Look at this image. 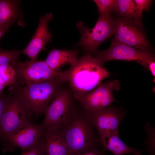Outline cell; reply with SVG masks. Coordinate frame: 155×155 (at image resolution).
<instances>
[{
	"instance_id": "6da1fadb",
	"label": "cell",
	"mask_w": 155,
	"mask_h": 155,
	"mask_svg": "<svg viewBox=\"0 0 155 155\" xmlns=\"http://www.w3.org/2000/svg\"><path fill=\"white\" fill-rule=\"evenodd\" d=\"M61 128L69 155L88 152L102 146L88 112L81 107H77Z\"/></svg>"
},
{
	"instance_id": "7a4b0ae2",
	"label": "cell",
	"mask_w": 155,
	"mask_h": 155,
	"mask_svg": "<svg viewBox=\"0 0 155 155\" xmlns=\"http://www.w3.org/2000/svg\"><path fill=\"white\" fill-rule=\"evenodd\" d=\"M110 75L94 57L87 54L79 57L68 69L63 72L65 82H69L75 99L94 89Z\"/></svg>"
},
{
	"instance_id": "3957f363",
	"label": "cell",
	"mask_w": 155,
	"mask_h": 155,
	"mask_svg": "<svg viewBox=\"0 0 155 155\" xmlns=\"http://www.w3.org/2000/svg\"><path fill=\"white\" fill-rule=\"evenodd\" d=\"M9 93L0 122V143L23 124L31 122L33 113L17 87L9 86Z\"/></svg>"
},
{
	"instance_id": "277c9868",
	"label": "cell",
	"mask_w": 155,
	"mask_h": 155,
	"mask_svg": "<svg viewBox=\"0 0 155 155\" xmlns=\"http://www.w3.org/2000/svg\"><path fill=\"white\" fill-rule=\"evenodd\" d=\"M65 82L62 73L60 76L46 81L25 86H16L23 95L33 115L37 118L40 115H45L49 105Z\"/></svg>"
},
{
	"instance_id": "5b68a950",
	"label": "cell",
	"mask_w": 155,
	"mask_h": 155,
	"mask_svg": "<svg viewBox=\"0 0 155 155\" xmlns=\"http://www.w3.org/2000/svg\"><path fill=\"white\" fill-rule=\"evenodd\" d=\"M16 74L15 86H23L46 81L60 76L62 72L52 69L44 61L28 60L10 63Z\"/></svg>"
},
{
	"instance_id": "8992f818",
	"label": "cell",
	"mask_w": 155,
	"mask_h": 155,
	"mask_svg": "<svg viewBox=\"0 0 155 155\" xmlns=\"http://www.w3.org/2000/svg\"><path fill=\"white\" fill-rule=\"evenodd\" d=\"M113 24L114 41L142 51H149V44L142 30L141 21L121 17L113 19Z\"/></svg>"
},
{
	"instance_id": "52a82bcc",
	"label": "cell",
	"mask_w": 155,
	"mask_h": 155,
	"mask_svg": "<svg viewBox=\"0 0 155 155\" xmlns=\"http://www.w3.org/2000/svg\"><path fill=\"white\" fill-rule=\"evenodd\" d=\"M73 98L67 89L61 88L48 108L41 124L44 130L61 127L70 118L77 107Z\"/></svg>"
},
{
	"instance_id": "ba28073f",
	"label": "cell",
	"mask_w": 155,
	"mask_h": 155,
	"mask_svg": "<svg viewBox=\"0 0 155 155\" xmlns=\"http://www.w3.org/2000/svg\"><path fill=\"white\" fill-rule=\"evenodd\" d=\"M95 54L96 59L103 66L106 62L112 60L134 61L139 63L147 70L150 64L155 61L154 56L150 51L140 50L115 41L113 39L108 49L96 51Z\"/></svg>"
},
{
	"instance_id": "9c48e42d",
	"label": "cell",
	"mask_w": 155,
	"mask_h": 155,
	"mask_svg": "<svg viewBox=\"0 0 155 155\" xmlns=\"http://www.w3.org/2000/svg\"><path fill=\"white\" fill-rule=\"evenodd\" d=\"M113 19L110 15H100L92 29L86 27L82 22H78L77 26L80 32L81 38L76 45L82 47L87 54H95L100 44L113 34Z\"/></svg>"
},
{
	"instance_id": "30bf717a",
	"label": "cell",
	"mask_w": 155,
	"mask_h": 155,
	"mask_svg": "<svg viewBox=\"0 0 155 155\" xmlns=\"http://www.w3.org/2000/svg\"><path fill=\"white\" fill-rule=\"evenodd\" d=\"M44 130L41 124L31 122L23 124L1 142L3 153L13 151L18 148L22 152L32 148L41 141Z\"/></svg>"
},
{
	"instance_id": "8fae6325",
	"label": "cell",
	"mask_w": 155,
	"mask_h": 155,
	"mask_svg": "<svg viewBox=\"0 0 155 155\" xmlns=\"http://www.w3.org/2000/svg\"><path fill=\"white\" fill-rule=\"evenodd\" d=\"M120 89L119 82L117 80L101 82L75 99L84 110L91 112L111 106L113 102L116 101L113 95L114 91H118Z\"/></svg>"
},
{
	"instance_id": "7c38bea8",
	"label": "cell",
	"mask_w": 155,
	"mask_h": 155,
	"mask_svg": "<svg viewBox=\"0 0 155 155\" xmlns=\"http://www.w3.org/2000/svg\"><path fill=\"white\" fill-rule=\"evenodd\" d=\"M91 121L98 135L119 130L125 113L115 106L88 112Z\"/></svg>"
},
{
	"instance_id": "4fadbf2b",
	"label": "cell",
	"mask_w": 155,
	"mask_h": 155,
	"mask_svg": "<svg viewBox=\"0 0 155 155\" xmlns=\"http://www.w3.org/2000/svg\"><path fill=\"white\" fill-rule=\"evenodd\" d=\"M51 13L41 16L36 32L28 45L21 51V53L27 56L30 60H37L38 55L42 50H46L45 46L48 42H51L53 36L48 28V22L53 18Z\"/></svg>"
},
{
	"instance_id": "5bb4252c",
	"label": "cell",
	"mask_w": 155,
	"mask_h": 155,
	"mask_svg": "<svg viewBox=\"0 0 155 155\" xmlns=\"http://www.w3.org/2000/svg\"><path fill=\"white\" fill-rule=\"evenodd\" d=\"M46 155H69V151L61 127L44 130L42 137Z\"/></svg>"
},
{
	"instance_id": "9a60e30c",
	"label": "cell",
	"mask_w": 155,
	"mask_h": 155,
	"mask_svg": "<svg viewBox=\"0 0 155 155\" xmlns=\"http://www.w3.org/2000/svg\"><path fill=\"white\" fill-rule=\"evenodd\" d=\"M119 130L99 135V141L105 150H108L113 155H125L133 154L140 150L128 146L119 137Z\"/></svg>"
},
{
	"instance_id": "2e32d148",
	"label": "cell",
	"mask_w": 155,
	"mask_h": 155,
	"mask_svg": "<svg viewBox=\"0 0 155 155\" xmlns=\"http://www.w3.org/2000/svg\"><path fill=\"white\" fill-rule=\"evenodd\" d=\"M80 52L78 50H61L53 49L48 53L44 60L53 70L57 71L64 65H73L76 61Z\"/></svg>"
},
{
	"instance_id": "e0dca14e",
	"label": "cell",
	"mask_w": 155,
	"mask_h": 155,
	"mask_svg": "<svg viewBox=\"0 0 155 155\" xmlns=\"http://www.w3.org/2000/svg\"><path fill=\"white\" fill-rule=\"evenodd\" d=\"M20 1L0 0V26L7 29L20 17Z\"/></svg>"
},
{
	"instance_id": "ac0fdd59",
	"label": "cell",
	"mask_w": 155,
	"mask_h": 155,
	"mask_svg": "<svg viewBox=\"0 0 155 155\" xmlns=\"http://www.w3.org/2000/svg\"><path fill=\"white\" fill-rule=\"evenodd\" d=\"M113 11L117 13L121 17L141 21L142 18L134 0H115Z\"/></svg>"
},
{
	"instance_id": "d6986e66",
	"label": "cell",
	"mask_w": 155,
	"mask_h": 155,
	"mask_svg": "<svg viewBox=\"0 0 155 155\" xmlns=\"http://www.w3.org/2000/svg\"><path fill=\"white\" fill-rule=\"evenodd\" d=\"M0 76L7 86L15 85L16 82V73L9 63L0 65Z\"/></svg>"
},
{
	"instance_id": "ffe728a7",
	"label": "cell",
	"mask_w": 155,
	"mask_h": 155,
	"mask_svg": "<svg viewBox=\"0 0 155 155\" xmlns=\"http://www.w3.org/2000/svg\"><path fill=\"white\" fill-rule=\"evenodd\" d=\"M21 53L19 50H7L0 48V65L19 61Z\"/></svg>"
},
{
	"instance_id": "44dd1931",
	"label": "cell",
	"mask_w": 155,
	"mask_h": 155,
	"mask_svg": "<svg viewBox=\"0 0 155 155\" xmlns=\"http://www.w3.org/2000/svg\"><path fill=\"white\" fill-rule=\"evenodd\" d=\"M115 0H94L100 15H108L113 11Z\"/></svg>"
},
{
	"instance_id": "7402d4cb",
	"label": "cell",
	"mask_w": 155,
	"mask_h": 155,
	"mask_svg": "<svg viewBox=\"0 0 155 155\" xmlns=\"http://www.w3.org/2000/svg\"><path fill=\"white\" fill-rule=\"evenodd\" d=\"M146 126V131L148 135V138L147 142V150L149 153V155H155L154 128L149 126V124L148 125L147 124Z\"/></svg>"
},
{
	"instance_id": "603a6c76",
	"label": "cell",
	"mask_w": 155,
	"mask_h": 155,
	"mask_svg": "<svg viewBox=\"0 0 155 155\" xmlns=\"http://www.w3.org/2000/svg\"><path fill=\"white\" fill-rule=\"evenodd\" d=\"M45 146L42 139L36 146L24 152H22L20 155H45Z\"/></svg>"
},
{
	"instance_id": "cb8c5ba5",
	"label": "cell",
	"mask_w": 155,
	"mask_h": 155,
	"mask_svg": "<svg viewBox=\"0 0 155 155\" xmlns=\"http://www.w3.org/2000/svg\"><path fill=\"white\" fill-rule=\"evenodd\" d=\"M139 11L140 16L142 18V11L145 10L148 11L150 7L152 1L150 0H134Z\"/></svg>"
},
{
	"instance_id": "d4e9b609",
	"label": "cell",
	"mask_w": 155,
	"mask_h": 155,
	"mask_svg": "<svg viewBox=\"0 0 155 155\" xmlns=\"http://www.w3.org/2000/svg\"><path fill=\"white\" fill-rule=\"evenodd\" d=\"M8 95L2 91L0 93V122L4 109Z\"/></svg>"
},
{
	"instance_id": "484cf974",
	"label": "cell",
	"mask_w": 155,
	"mask_h": 155,
	"mask_svg": "<svg viewBox=\"0 0 155 155\" xmlns=\"http://www.w3.org/2000/svg\"><path fill=\"white\" fill-rule=\"evenodd\" d=\"M105 151L102 146L88 152L74 155H105Z\"/></svg>"
},
{
	"instance_id": "4316f807",
	"label": "cell",
	"mask_w": 155,
	"mask_h": 155,
	"mask_svg": "<svg viewBox=\"0 0 155 155\" xmlns=\"http://www.w3.org/2000/svg\"><path fill=\"white\" fill-rule=\"evenodd\" d=\"M155 61H153L150 63L148 67V69L151 72L152 75L154 76V77H155Z\"/></svg>"
},
{
	"instance_id": "83f0119b",
	"label": "cell",
	"mask_w": 155,
	"mask_h": 155,
	"mask_svg": "<svg viewBox=\"0 0 155 155\" xmlns=\"http://www.w3.org/2000/svg\"><path fill=\"white\" fill-rule=\"evenodd\" d=\"M7 86L6 83L0 76V93L2 92L5 87Z\"/></svg>"
},
{
	"instance_id": "f1b7e54d",
	"label": "cell",
	"mask_w": 155,
	"mask_h": 155,
	"mask_svg": "<svg viewBox=\"0 0 155 155\" xmlns=\"http://www.w3.org/2000/svg\"><path fill=\"white\" fill-rule=\"evenodd\" d=\"M8 31V29L0 26V40L4 35Z\"/></svg>"
},
{
	"instance_id": "f546056e",
	"label": "cell",
	"mask_w": 155,
	"mask_h": 155,
	"mask_svg": "<svg viewBox=\"0 0 155 155\" xmlns=\"http://www.w3.org/2000/svg\"><path fill=\"white\" fill-rule=\"evenodd\" d=\"M142 153L140 150L137 152L133 154V155H142Z\"/></svg>"
}]
</instances>
